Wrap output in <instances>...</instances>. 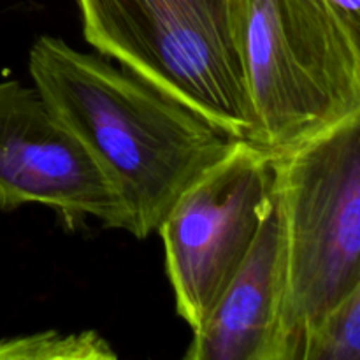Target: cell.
Segmentation results:
<instances>
[{"instance_id": "1", "label": "cell", "mask_w": 360, "mask_h": 360, "mask_svg": "<svg viewBox=\"0 0 360 360\" xmlns=\"http://www.w3.org/2000/svg\"><path fill=\"white\" fill-rule=\"evenodd\" d=\"M28 70L116 186L139 239L157 232L178 197L239 141L171 91L63 39L39 37Z\"/></svg>"}, {"instance_id": "2", "label": "cell", "mask_w": 360, "mask_h": 360, "mask_svg": "<svg viewBox=\"0 0 360 360\" xmlns=\"http://www.w3.org/2000/svg\"><path fill=\"white\" fill-rule=\"evenodd\" d=\"M257 144L283 151L360 112V39L327 0H234Z\"/></svg>"}, {"instance_id": "3", "label": "cell", "mask_w": 360, "mask_h": 360, "mask_svg": "<svg viewBox=\"0 0 360 360\" xmlns=\"http://www.w3.org/2000/svg\"><path fill=\"white\" fill-rule=\"evenodd\" d=\"M285 229L281 360L360 288V112L278 151Z\"/></svg>"}, {"instance_id": "4", "label": "cell", "mask_w": 360, "mask_h": 360, "mask_svg": "<svg viewBox=\"0 0 360 360\" xmlns=\"http://www.w3.org/2000/svg\"><path fill=\"white\" fill-rule=\"evenodd\" d=\"M101 55L171 91L234 139L257 143L234 0H76Z\"/></svg>"}, {"instance_id": "5", "label": "cell", "mask_w": 360, "mask_h": 360, "mask_svg": "<svg viewBox=\"0 0 360 360\" xmlns=\"http://www.w3.org/2000/svg\"><path fill=\"white\" fill-rule=\"evenodd\" d=\"M278 195V151L239 139L158 225L176 311L192 330L243 266Z\"/></svg>"}, {"instance_id": "6", "label": "cell", "mask_w": 360, "mask_h": 360, "mask_svg": "<svg viewBox=\"0 0 360 360\" xmlns=\"http://www.w3.org/2000/svg\"><path fill=\"white\" fill-rule=\"evenodd\" d=\"M41 204L67 221L94 217L129 232L122 195L35 86L0 81V210Z\"/></svg>"}, {"instance_id": "7", "label": "cell", "mask_w": 360, "mask_h": 360, "mask_svg": "<svg viewBox=\"0 0 360 360\" xmlns=\"http://www.w3.org/2000/svg\"><path fill=\"white\" fill-rule=\"evenodd\" d=\"M285 280L283 211L278 195L243 266L199 329L192 330L185 360H281Z\"/></svg>"}, {"instance_id": "8", "label": "cell", "mask_w": 360, "mask_h": 360, "mask_svg": "<svg viewBox=\"0 0 360 360\" xmlns=\"http://www.w3.org/2000/svg\"><path fill=\"white\" fill-rule=\"evenodd\" d=\"M111 345L95 330H44L0 341V360H115Z\"/></svg>"}, {"instance_id": "9", "label": "cell", "mask_w": 360, "mask_h": 360, "mask_svg": "<svg viewBox=\"0 0 360 360\" xmlns=\"http://www.w3.org/2000/svg\"><path fill=\"white\" fill-rule=\"evenodd\" d=\"M297 360H360V288L313 327Z\"/></svg>"}, {"instance_id": "10", "label": "cell", "mask_w": 360, "mask_h": 360, "mask_svg": "<svg viewBox=\"0 0 360 360\" xmlns=\"http://www.w3.org/2000/svg\"><path fill=\"white\" fill-rule=\"evenodd\" d=\"M348 30L360 39V0H327Z\"/></svg>"}]
</instances>
